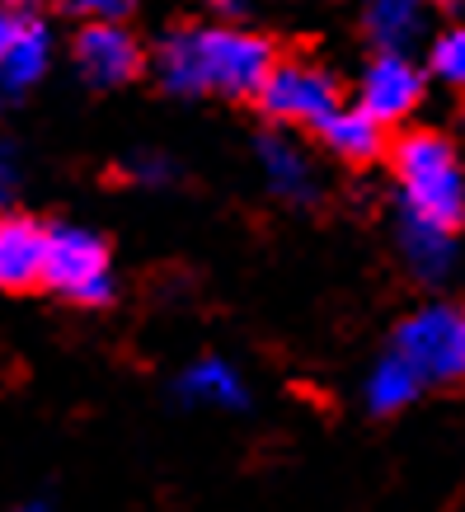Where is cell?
I'll use <instances>...</instances> for the list:
<instances>
[{
    "label": "cell",
    "instance_id": "obj_11",
    "mask_svg": "<svg viewBox=\"0 0 465 512\" xmlns=\"http://www.w3.org/2000/svg\"><path fill=\"white\" fill-rule=\"evenodd\" d=\"M259 165L268 174V188L287 202H310L315 198V165L306 160V151L287 137H259Z\"/></svg>",
    "mask_w": 465,
    "mask_h": 512
},
{
    "label": "cell",
    "instance_id": "obj_21",
    "mask_svg": "<svg viewBox=\"0 0 465 512\" xmlns=\"http://www.w3.org/2000/svg\"><path fill=\"white\" fill-rule=\"evenodd\" d=\"M19 512H52V508H47V503H24Z\"/></svg>",
    "mask_w": 465,
    "mask_h": 512
},
{
    "label": "cell",
    "instance_id": "obj_23",
    "mask_svg": "<svg viewBox=\"0 0 465 512\" xmlns=\"http://www.w3.org/2000/svg\"><path fill=\"white\" fill-rule=\"evenodd\" d=\"M447 5H451V0H447Z\"/></svg>",
    "mask_w": 465,
    "mask_h": 512
},
{
    "label": "cell",
    "instance_id": "obj_14",
    "mask_svg": "<svg viewBox=\"0 0 465 512\" xmlns=\"http://www.w3.org/2000/svg\"><path fill=\"white\" fill-rule=\"evenodd\" d=\"M423 386H428V381L419 376V367H414L409 357L386 353L372 367V376H367V404H372L376 414H395V409L419 400Z\"/></svg>",
    "mask_w": 465,
    "mask_h": 512
},
{
    "label": "cell",
    "instance_id": "obj_20",
    "mask_svg": "<svg viewBox=\"0 0 465 512\" xmlns=\"http://www.w3.org/2000/svg\"><path fill=\"white\" fill-rule=\"evenodd\" d=\"M207 5H217L221 15H240V10H245L249 0H207Z\"/></svg>",
    "mask_w": 465,
    "mask_h": 512
},
{
    "label": "cell",
    "instance_id": "obj_10",
    "mask_svg": "<svg viewBox=\"0 0 465 512\" xmlns=\"http://www.w3.org/2000/svg\"><path fill=\"white\" fill-rule=\"evenodd\" d=\"M47 62H52V33L38 19H19V33L5 62H0V94H24L43 80Z\"/></svg>",
    "mask_w": 465,
    "mask_h": 512
},
{
    "label": "cell",
    "instance_id": "obj_8",
    "mask_svg": "<svg viewBox=\"0 0 465 512\" xmlns=\"http://www.w3.org/2000/svg\"><path fill=\"white\" fill-rule=\"evenodd\" d=\"M47 226L24 217H0V292H29L43 282Z\"/></svg>",
    "mask_w": 465,
    "mask_h": 512
},
{
    "label": "cell",
    "instance_id": "obj_3",
    "mask_svg": "<svg viewBox=\"0 0 465 512\" xmlns=\"http://www.w3.org/2000/svg\"><path fill=\"white\" fill-rule=\"evenodd\" d=\"M43 287H52L66 301L80 306H99L113 296V268L109 249L85 226H47V264H43Z\"/></svg>",
    "mask_w": 465,
    "mask_h": 512
},
{
    "label": "cell",
    "instance_id": "obj_17",
    "mask_svg": "<svg viewBox=\"0 0 465 512\" xmlns=\"http://www.w3.org/2000/svg\"><path fill=\"white\" fill-rule=\"evenodd\" d=\"M57 5L85 24H123V15L132 10V0H57Z\"/></svg>",
    "mask_w": 465,
    "mask_h": 512
},
{
    "label": "cell",
    "instance_id": "obj_2",
    "mask_svg": "<svg viewBox=\"0 0 465 512\" xmlns=\"http://www.w3.org/2000/svg\"><path fill=\"white\" fill-rule=\"evenodd\" d=\"M395 184L409 217L456 231L465 221V165L437 132H409L395 146Z\"/></svg>",
    "mask_w": 465,
    "mask_h": 512
},
{
    "label": "cell",
    "instance_id": "obj_12",
    "mask_svg": "<svg viewBox=\"0 0 465 512\" xmlns=\"http://www.w3.org/2000/svg\"><path fill=\"white\" fill-rule=\"evenodd\" d=\"M362 24L381 52H404L423 33V0H367Z\"/></svg>",
    "mask_w": 465,
    "mask_h": 512
},
{
    "label": "cell",
    "instance_id": "obj_6",
    "mask_svg": "<svg viewBox=\"0 0 465 512\" xmlns=\"http://www.w3.org/2000/svg\"><path fill=\"white\" fill-rule=\"evenodd\" d=\"M76 66L90 85L113 90L141 71V47L123 24H85L76 33Z\"/></svg>",
    "mask_w": 465,
    "mask_h": 512
},
{
    "label": "cell",
    "instance_id": "obj_15",
    "mask_svg": "<svg viewBox=\"0 0 465 512\" xmlns=\"http://www.w3.org/2000/svg\"><path fill=\"white\" fill-rule=\"evenodd\" d=\"M381 127L386 123H376L372 113L357 104V109L334 113V118L320 127V137H325V146L343 160H372L376 151H381Z\"/></svg>",
    "mask_w": 465,
    "mask_h": 512
},
{
    "label": "cell",
    "instance_id": "obj_9",
    "mask_svg": "<svg viewBox=\"0 0 465 512\" xmlns=\"http://www.w3.org/2000/svg\"><path fill=\"white\" fill-rule=\"evenodd\" d=\"M400 249L423 282H442L451 273V264H456V231L400 212Z\"/></svg>",
    "mask_w": 465,
    "mask_h": 512
},
{
    "label": "cell",
    "instance_id": "obj_1",
    "mask_svg": "<svg viewBox=\"0 0 465 512\" xmlns=\"http://www.w3.org/2000/svg\"><path fill=\"white\" fill-rule=\"evenodd\" d=\"M273 47L245 29H179L160 47V80L174 94L249 99L273 76Z\"/></svg>",
    "mask_w": 465,
    "mask_h": 512
},
{
    "label": "cell",
    "instance_id": "obj_22",
    "mask_svg": "<svg viewBox=\"0 0 465 512\" xmlns=\"http://www.w3.org/2000/svg\"><path fill=\"white\" fill-rule=\"evenodd\" d=\"M0 5H10V10H15V5H29V0H0Z\"/></svg>",
    "mask_w": 465,
    "mask_h": 512
},
{
    "label": "cell",
    "instance_id": "obj_18",
    "mask_svg": "<svg viewBox=\"0 0 465 512\" xmlns=\"http://www.w3.org/2000/svg\"><path fill=\"white\" fill-rule=\"evenodd\" d=\"M10 198H15V156H10V146L0 141V217H5Z\"/></svg>",
    "mask_w": 465,
    "mask_h": 512
},
{
    "label": "cell",
    "instance_id": "obj_13",
    "mask_svg": "<svg viewBox=\"0 0 465 512\" xmlns=\"http://www.w3.org/2000/svg\"><path fill=\"white\" fill-rule=\"evenodd\" d=\"M179 395L193 404H217V409H240L245 404V381L231 362L221 357H202L179 376Z\"/></svg>",
    "mask_w": 465,
    "mask_h": 512
},
{
    "label": "cell",
    "instance_id": "obj_16",
    "mask_svg": "<svg viewBox=\"0 0 465 512\" xmlns=\"http://www.w3.org/2000/svg\"><path fill=\"white\" fill-rule=\"evenodd\" d=\"M433 76L447 80L451 90H465V24L447 29L433 43Z\"/></svg>",
    "mask_w": 465,
    "mask_h": 512
},
{
    "label": "cell",
    "instance_id": "obj_7",
    "mask_svg": "<svg viewBox=\"0 0 465 512\" xmlns=\"http://www.w3.org/2000/svg\"><path fill=\"white\" fill-rule=\"evenodd\" d=\"M423 99V71L404 52H381L367 76H362V109L372 113L376 123H400L419 109Z\"/></svg>",
    "mask_w": 465,
    "mask_h": 512
},
{
    "label": "cell",
    "instance_id": "obj_19",
    "mask_svg": "<svg viewBox=\"0 0 465 512\" xmlns=\"http://www.w3.org/2000/svg\"><path fill=\"white\" fill-rule=\"evenodd\" d=\"M15 33H19V19L10 15V5H0V62H5V52L15 43Z\"/></svg>",
    "mask_w": 465,
    "mask_h": 512
},
{
    "label": "cell",
    "instance_id": "obj_5",
    "mask_svg": "<svg viewBox=\"0 0 465 512\" xmlns=\"http://www.w3.org/2000/svg\"><path fill=\"white\" fill-rule=\"evenodd\" d=\"M254 99H259V109L268 118L315 127V132L339 113V85H334V76L310 62H278Z\"/></svg>",
    "mask_w": 465,
    "mask_h": 512
},
{
    "label": "cell",
    "instance_id": "obj_4",
    "mask_svg": "<svg viewBox=\"0 0 465 512\" xmlns=\"http://www.w3.org/2000/svg\"><path fill=\"white\" fill-rule=\"evenodd\" d=\"M395 353L419 367L423 381H461L465 376V311L461 306H423L400 325Z\"/></svg>",
    "mask_w": 465,
    "mask_h": 512
}]
</instances>
